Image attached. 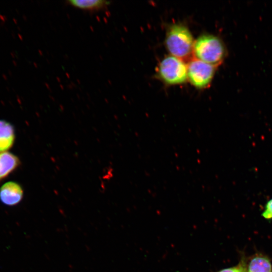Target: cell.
Here are the masks:
<instances>
[{
    "instance_id": "cell-1",
    "label": "cell",
    "mask_w": 272,
    "mask_h": 272,
    "mask_svg": "<svg viewBox=\"0 0 272 272\" xmlns=\"http://www.w3.org/2000/svg\"><path fill=\"white\" fill-rule=\"evenodd\" d=\"M195 58L217 66L227 55L225 46L222 40L211 34H203L194 42L193 51Z\"/></svg>"
},
{
    "instance_id": "cell-2",
    "label": "cell",
    "mask_w": 272,
    "mask_h": 272,
    "mask_svg": "<svg viewBox=\"0 0 272 272\" xmlns=\"http://www.w3.org/2000/svg\"><path fill=\"white\" fill-rule=\"evenodd\" d=\"M194 42L190 31L182 24L172 25L165 38V45L171 55L181 59L192 52Z\"/></svg>"
},
{
    "instance_id": "cell-3",
    "label": "cell",
    "mask_w": 272,
    "mask_h": 272,
    "mask_svg": "<svg viewBox=\"0 0 272 272\" xmlns=\"http://www.w3.org/2000/svg\"><path fill=\"white\" fill-rule=\"evenodd\" d=\"M158 74L167 85L181 84L187 79V64L182 59L172 55L166 56L160 62Z\"/></svg>"
},
{
    "instance_id": "cell-4",
    "label": "cell",
    "mask_w": 272,
    "mask_h": 272,
    "mask_svg": "<svg viewBox=\"0 0 272 272\" xmlns=\"http://www.w3.org/2000/svg\"><path fill=\"white\" fill-rule=\"evenodd\" d=\"M216 67L195 58L187 64V79L196 88H205L210 85Z\"/></svg>"
},
{
    "instance_id": "cell-5",
    "label": "cell",
    "mask_w": 272,
    "mask_h": 272,
    "mask_svg": "<svg viewBox=\"0 0 272 272\" xmlns=\"http://www.w3.org/2000/svg\"><path fill=\"white\" fill-rule=\"evenodd\" d=\"M23 196L22 187L15 182H6L0 188V200L5 205H17L21 201Z\"/></svg>"
},
{
    "instance_id": "cell-6",
    "label": "cell",
    "mask_w": 272,
    "mask_h": 272,
    "mask_svg": "<svg viewBox=\"0 0 272 272\" xmlns=\"http://www.w3.org/2000/svg\"><path fill=\"white\" fill-rule=\"evenodd\" d=\"M13 126L9 122L0 120V153L10 149L15 141Z\"/></svg>"
},
{
    "instance_id": "cell-7",
    "label": "cell",
    "mask_w": 272,
    "mask_h": 272,
    "mask_svg": "<svg viewBox=\"0 0 272 272\" xmlns=\"http://www.w3.org/2000/svg\"><path fill=\"white\" fill-rule=\"evenodd\" d=\"M19 163L18 158L15 155L7 152L0 153V180L13 172Z\"/></svg>"
},
{
    "instance_id": "cell-8",
    "label": "cell",
    "mask_w": 272,
    "mask_h": 272,
    "mask_svg": "<svg viewBox=\"0 0 272 272\" xmlns=\"http://www.w3.org/2000/svg\"><path fill=\"white\" fill-rule=\"evenodd\" d=\"M68 4L82 10L98 11L107 8L110 2L105 0H69Z\"/></svg>"
},
{
    "instance_id": "cell-9",
    "label": "cell",
    "mask_w": 272,
    "mask_h": 272,
    "mask_svg": "<svg viewBox=\"0 0 272 272\" xmlns=\"http://www.w3.org/2000/svg\"><path fill=\"white\" fill-rule=\"evenodd\" d=\"M247 270V272H272V265L268 258L257 255L250 260Z\"/></svg>"
},
{
    "instance_id": "cell-10",
    "label": "cell",
    "mask_w": 272,
    "mask_h": 272,
    "mask_svg": "<svg viewBox=\"0 0 272 272\" xmlns=\"http://www.w3.org/2000/svg\"><path fill=\"white\" fill-rule=\"evenodd\" d=\"M218 272H247L244 260H242L236 266L223 269Z\"/></svg>"
},
{
    "instance_id": "cell-11",
    "label": "cell",
    "mask_w": 272,
    "mask_h": 272,
    "mask_svg": "<svg viewBox=\"0 0 272 272\" xmlns=\"http://www.w3.org/2000/svg\"><path fill=\"white\" fill-rule=\"evenodd\" d=\"M262 216L266 219H272V199L266 203L264 211L262 213Z\"/></svg>"
}]
</instances>
